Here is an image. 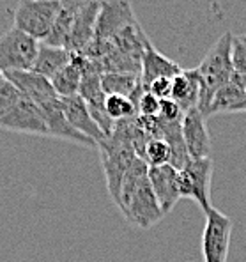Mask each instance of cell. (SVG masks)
I'll return each instance as SVG.
<instances>
[{"mask_svg":"<svg viewBox=\"0 0 246 262\" xmlns=\"http://www.w3.org/2000/svg\"><path fill=\"white\" fill-rule=\"evenodd\" d=\"M200 76V98H198L197 108L204 115H209L211 103H213L216 92L232 78L234 64H232V34L225 32L213 48L207 52L200 66L197 68Z\"/></svg>","mask_w":246,"mask_h":262,"instance_id":"cell-1","label":"cell"},{"mask_svg":"<svg viewBox=\"0 0 246 262\" xmlns=\"http://www.w3.org/2000/svg\"><path fill=\"white\" fill-rule=\"evenodd\" d=\"M59 7L60 0H20L13 16V27L37 43H44L52 32Z\"/></svg>","mask_w":246,"mask_h":262,"instance_id":"cell-2","label":"cell"},{"mask_svg":"<svg viewBox=\"0 0 246 262\" xmlns=\"http://www.w3.org/2000/svg\"><path fill=\"white\" fill-rule=\"evenodd\" d=\"M39 43L25 32L11 27L0 36V73L30 71Z\"/></svg>","mask_w":246,"mask_h":262,"instance_id":"cell-3","label":"cell"},{"mask_svg":"<svg viewBox=\"0 0 246 262\" xmlns=\"http://www.w3.org/2000/svg\"><path fill=\"white\" fill-rule=\"evenodd\" d=\"M213 160L200 158L190 160L184 168L179 170L181 199H190L200 206L204 213L211 209V179H213Z\"/></svg>","mask_w":246,"mask_h":262,"instance_id":"cell-4","label":"cell"},{"mask_svg":"<svg viewBox=\"0 0 246 262\" xmlns=\"http://www.w3.org/2000/svg\"><path fill=\"white\" fill-rule=\"evenodd\" d=\"M234 222L216 207L206 213V225L202 232V257L204 262H227L230 250Z\"/></svg>","mask_w":246,"mask_h":262,"instance_id":"cell-5","label":"cell"},{"mask_svg":"<svg viewBox=\"0 0 246 262\" xmlns=\"http://www.w3.org/2000/svg\"><path fill=\"white\" fill-rule=\"evenodd\" d=\"M135 23L138 21L128 0H101L94 39L110 41Z\"/></svg>","mask_w":246,"mask_h":262,"instance_id":"cell-6","label":"cell"},{"mask_svg":"<svg viewBox=\"0 0 246 262\" xmlns=\"http://www.w3.org/2000/svg\"><path fill=\"white\" fill-rule=\"evenodd\" d=\"M0 129L48 137V128H46L43 112L34 101L21 98V96L13 105V108L0 119Z\"/></svg>","mask_w":246,"mask_h":262,"instance_id":"cell-7","label":"cell"},{"mask_svg":"<svg viewBox=\"0 0 246 262\" xmlns=\"http://www.w3.org/2000/svg\"><path fill=\"white\" fill-rule=\"evenodd\" d=\"M122 214L129 223H133L138 229H151L161 218H165L147 177L135 190V193L131 195Z\"/></svg>","mask_w":246,"mask_h":262,"instance_id":"cell-8","label":"cell"},{"mask_svg":"<svg viewBox=\"0 0 246 262\" xmlns=\"http://www.w3.org/2000/svg\"><path fill=\"white\" fill-rule=\"evenodd\" d=\"M181 135L191 160L211 156V138L206 126V115L198 108H191L183 115Z\"/></svg>","mask_w":246,"mask_h":262,"instance_id":"cell-9","label":"cell"},{"mask_svg":"<svg viewBox=\"0 0 246 262\" xmlns=\"http://www.w3.org/2000/svg\"><path fill=\"white\" fill-rule=\"evenodd\" d=\"M41 108L46 121V128H48V137H55V138H62V140L73 142V144H78L82 147H98L94 140H91L89 137L78 133L71 124L68 122L66 115H64L62 110V103H60V98L55 96V98L48 99V101L37 105Z\"/></svg>","mask_w":246,"mask_h":262,"instance_id":"cell-10","label":"cell"},{"mask_svg":"<svg viewBox=\"0 0 246 262\" xmlns=\"http://www.w3.org/2000/svg\"><path fill=\"white\" fill-rule=\"evenodd\" d=\"M147 179L151 184L154 196L160 204L161 211L167 216L175 204L181 200L179 191V170H175L172 165H161V167H149Z\"/></svg>","mask_w":246,"mask_h":262,"instance_id":"cell-11","label":"cell"},{"mask_svg":"<svg viewBox=\"0 0 246 262\" xmlns=\"http://www.w3.org/2000/svg\"><path fill=\"white\" fill-rule=\"evenodd\" d=\"M99 6H101V0H82V6L76 13L66 45L68 52L80 53L92 43L96 34V20H98Z\"/></svg>","mask_w":246,"mask_h":262,"instance_id":"cell-12","label":"cell"},{"mask_svg":"<svg viewBox=\"0 0 246 262\" xmlns=\"http://www.w3.org/2000/svg\"><path fill=\"white\" fill-rule=\"evenodd\" d=\"M4 78L9 83H13L14 89L20 92L21 98H27L34 101L36 105L48 101V99L55 98V91H53L52 83L48 78L30 71H9L4 73Z\"/></svg>","mask_w":246,"mask_h":262,"instance_id":"cell-13","label":"cell"},{"mask_svg":"<svg viewBox=\"0 0 246 262\" xmlns=\"http://www.w3.org/2000/svg\"><path fill=\"white\" fill-rule=\"evenodd\" d=\"M60 103H62V110L64 115H66L68 122L73 126L78 133L89 137L91 140H94L96 144H101L105 140V133L101 131L96 121L92 119L89 108H87L85 101L80 98L78 94L76 96H68V98H60Z\"/></svg>","mask_w":246,"mask_h":262,"instance_id":"cell-14","label":"cell"},{"mask_svg":"<svg viewBox=\"0 0 246 262\" xmlns=\"http://www.w3.org/2000/svg\"><path fill=\"white\" fill-rule=\"evenodd\" d=\"M183 69L174 60L165 57L154 48L151 41H145L142 50V68H140V82L144 89L149 87V83L158 78H174Z\"/></svg>","mask_w":246,"mask_h":262,"instance_id":"cell-15","label":"cell"},{"mask_svg":"<svg viewBox=\"0 0 246 262\" xmlns=\"http://www.w3.org/2000/svg\"><path fill=\"white\" fill-rule=\"evenodd\" d=\"M89 66V59L82 55V53H71V62L64 66L59 73L50 78L53 91L59 98H68V96H76L82 82L83 71Z\"/></svg>","mask_w":246,"mask_h":262,"instance_id":"cell-16","label":"cell"},{"mask_svg":"<svg viewBox=\"0 0 246 262\" xmlns=\"http://www.w3.org/2000/svg\"><path fill=\"white\" fill-rule=\"evenodd\" d=\"M198 98H200V76H198L197 68L183 69L179 75L172 78L170 99L177 103L184 114L191 108H197Z\"/></svg>","mask_w":246,"mask_h":262,"instance_id":"cell-17","label":"cell"},{"mask_svg":"<svg viewBox=\"0 0 246 262\" xmlns=\"http://www.w3.org/2000/svg\"><path fill=\"white\" fill-rule=\"evenodd\" d=\"M101 89L106 96H126L133 103H137V99L144 92L140 75H131V73H103Z\"/></svg>","mask_w":246,"mask_h":262,"instance_id":"cell-18","label":"cell"},{"mask_svg":"<svg viewBox=\"0 0 246 262\" xmlns=\"http://www.w3.org/2000/svg\"><path fill=\"white\" fill-rule=\"evenodd\" d=\"M69 62H71V52H68L66 48L39 43L32 71L50 80L55 73H59Z\"/></svg>","mask_w":246,"mask_h":262,"instance_id":"cell-19","label":"cell"},{"mask_svg":"<svg viewBox=\"0 0 246 262\" xmlns=\"http://www.w3.org/2000/svg\"><path fill=\"white\" fill-rule=\"evenodd\" d=\"M80 6H82V0H60V7H59V13H57L55 23H53L48 39L44 41L46 45L66 48L69 34H71L73 23H75Z\"/></svg>","mask_w":246,"mask_h":262,"instance_id":"cell-20","label":"cell"},{"mask_svg":"<svg viewBox=\"0 0 246 262\" xmlns=\"http://www.w3.org/2000/svg\"><path fill=\"white\" fill-rule=\"evenodd\" d=\"M142 160L147 163V167H161V165L170 163V145L167 144L165 138H149L144 147Z\"/></svg>","mask_w":246,"mask_h":262,"instance_id":"cell-21","label":"cell"},{"mask_svg":"<svg viewBox=\"0 0 246 262\" xmlns=\"http://www.w3.org/2000/svg\"><path fill=\"white\" fill-rule=\"evenodd\" d=\"M105 110L106 115L117 124L121 121H128L137 114V106L129 98L126 96H106L105 99Z\"/></svg>","mask_w":246,"mask_h":262,"instance_id":"cell-22","label":"cell"},{"mask_svg":"<svg viewBox=\"0 0 246 262\" xmlns=\"http://www.w3.org/2000/svg\"><path fill=\"white\" fill-rule=\"evenodd\" d=\"M135 106H137V114L142 117H158V114H160V99L145 89L140 94V98L137 99Z\"/></svg>","mask_w":246,"mask_h":262,"instance_id":"cell-23","label":"cell"},{"mask_svg":"<svg viewBox=\"0 0 246 262\" xmlns=\"http://www.w3.org/2000/svg\"><path fill=\"white\" fill-rule=\"evenodd\" d=\"M232 64L234 71L246 75V36H232Z\"/></svg>","mask_w":246,"mask_h":262,"instance_id":"cell-24","label":"cell"},{"mask_svg":"<svg viewBox=\"0 0 246 262\" xmlns=\"http://www.w3.org/2000/svg\"><path fill=\"white\" fill-rule=\"evenodd\" d=\"M18 99H20V92L14 89L13 83H9L6 80V82L0 85V119L13 108V105Z\"/></svg>","mask_w":246,"mask_h":262,"instance_id":"cell-25","label":"cell"},{"mask_svg":"<svg viewBox=\"0 0 246 262\" xmlns=\"http://www.w3.org/2000/svg\"><path fill=\"white\" fill-rule=\"evenodd\" d=\"M184 112L179 108V105L174 99H160V114L158 117L163 122H181Z\"/></svg>","mask_w":246,"mask_h":262,"instance_id":"cell-26","label":"cell"},{"mask_svg":"<svg viewBox=\"0 0 246 262\" xmlns=\"http://www.w3.org/2000/svg\"><path fill=\"white\" fill-rule=\"evenodd\" d=\"M145 91L151 92L152 96H156L158 99H168L172 91V78H158L149 83V87Z\"/></svg>","mask_w":246,"mask_h":262,"instance_id":"cell-27","label":"cell"}]
</instances>
